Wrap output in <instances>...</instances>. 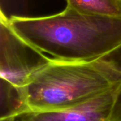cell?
<instances>
[{"instance_id":"obj_1","label":"cell","mask_w":121,"mask_h":121,"mask_svg":"<svg viewBox=\"0 0 121 121\" xmlns=\"http://www.w3.org/2000/svg\"><path fill=\"white\" fill-rule=\"evenodd\" d=\"M8 21L26 42L60 60L93 61L121 45V18L84 14L66 7L51 16H11Z\"/></svg>"},{"instance_id":"obj_2","label":"cell","mask_w":121,"mask_h":121,"mask_svg":"<svg viewBox=\"0 0 121 121\" xmlns=\"http://www.w3.org/2000/svg\"><path fill=\"white\" fill-rule=\"evenodd\" d=\"M121 85V72L104 59L74 62L52 58L24 89L28 112L77 106Z\"/></svg>"},{"instance_id":"obj_3","label":"cell","mask_w":121,"mask_h":121,"mask_svg":"<svg viewBox=\"0 0 121 121\" xmlns=\"http://www.w3.org/2000/svg\"><path fill=\"white\" fill-rule=\"evenodd\" d=\"M51 60L20 38L11 29L8 18L1 10L0 79L24 89L35 74Z\"/></svg>"},{"instance_id":"obj_4","label":"cell","mask_w":121,"mask_h":121,"mask_svg":"<svg viewBox=\"0 0 121 121\" xmlns=\"http://www.w3.org/2000/svg\"><path fill=\"white\" fill-rule=\"evenodd\" d=\"M118 89L77 106L57 111L28 112L20 116L21 121H111Z\"/></svg>"},{"instance_id":"obj_5","label":"cell","mask_w":121,"mask_h":121,"mask_svg":"<svg viewBox=\"0 0 121 121\" xmlns=\"http://www.w3.org/2000/svg\"><path fill=\"white\" fill-rule=\"evenodd\" d=\"M0 120L20 117L28 112L24 89H17L0 79Z\"/></svg>"},{"instance_id":"obj_6","label":"cell","mask_w":121,"mask_h":121,"mask_svg":"<svg viewBox=\"0 0 121 121\" xmlns=\"http://www.w3.org/2000/svg\"><path fill=\"white\" fill-rule=\"evenodd\" d=\"M67 6L88 15L121 18V0H66Z\"/></svg>"},{"instance_id":"obj_7","label":"cell","mask_w":121,"mask_h":121,"mask_svg":"<svg viewBox=\"0 0 121 121\" xmlns=\"http://www.w3.org/2000/svg\"><path fill=\"white\" fill-rule=\"evenodd\" d=\"M101 59L108 61L121 72V45ZM111 121H121V85L116 94Z\"/></svg>"},{"instance_id":"obj_8","label":"cell","mask_w":121,"mask_h":121,"mask_svg":"<svg viewBox=\"0 0 121 121\" xmlns=\"http://www.w3.org/2000/svg\"><path fill=\"white\" fill-rule=\"evenodd\" d=\"M15 118H6V119H1L0 121H15Z\"/></svg>"}]
</instances>
